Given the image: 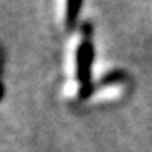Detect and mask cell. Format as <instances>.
<instances>
[{
  "instance_id": "6da1fadb",
  "label": "cell",
  "mask_w": 152,
  "mask_h": 152,
  "mask_svg": "<svg viewBox=\"0 0 152 152\" xmlns=\"http://www.w3.org/2000/svg\"><path fill=\"white\" fill-rule=\"evenodd\" d=\"M76 68H78V78L82 82V87H88L90 79V65H92V45L88 42H82L79 45L78 56H76Z\"/></svg>"
},
{
  "instance_id": "7a4b0ae2",
  "label": "cell",
  "mask_w": 152,
  "mask_h": 152,
  "mask_svg": "<svg viewBox=\"0 0 152 152\" xmlns=\"http://www.w3.org/2000/svg\"><path fill=\"white\" fill-rule=\"evenodd\" d=\"M81 6V0H68L67 2V25H73Z\"/></svg>"
}]
</instances>
